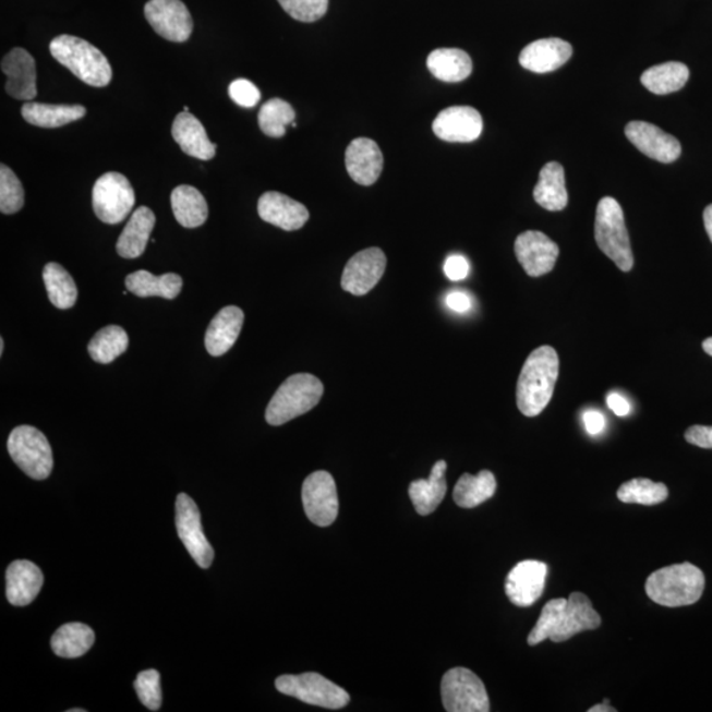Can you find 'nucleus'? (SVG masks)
<instances>
[{"label":"nucleus","mask_w":712,"mask_h":712,"mask_svg":"<svg viewBox=\"0 0 712 712\" xmlns=\"http://www.w3.org/2000/svg\"><path fill=\"white\" fill-rule=\"evenodd\" d=\"M572 47L565 40L552 37L529 44L520 53V65L534 73L557 71L570 60Z\"/></svg>","instance_id":"4be33fe9"},{"label":"nucleus","mask_w":712,"mask_h":712,"mask_svg":"<svg viewBox=\"0 0 712 712\" xmlns=\"http://www.w3.org/2000/svg\"><path fill=\"white\" fill-rule=\"evenodd\" d=\"M184 111H189V107H188V106H184Z\"/></svg>","instance_id":"6e6d98bb"},{"label":"nucleus","mask_w":712,"mask_h":712,"mask_svg":"<svg viewBox=\"0 0 712 712\" xmlns=\"http://www.w3.org/2000/svg\"><path fill=\"white\" fill-rule=\"evenodd\" d=\"M135 206V192L125 176L107 172L93 188V209L107 225H118L130 216Z\"/></svg>","instance_id":"1a4fd4ad"},{"label":"nucleus","mask_w":712,"mask_h":712,"mask_svg":"<svg viewBox=\"0 0 712 712\" xmlns=\"http://www.w3.org/2000/svg\"><path fill=\"white\" fill-rule=\"evenodd\" d=\"M50 55L75 77L93 87H105L112 80L109 60L89 41L72 35H60L49 44Z\"/></svg>","instance_id":"20e7f679"},{"label":"nucleus","mask_w":712,"mask_h":712,"mask_svg":"<svg viewBox=\"0 0 712 712\" xmlns=\"http://www.w3.org/2000/svg\"><path fill=\"white\" fill-rule=\"evenodd\" d=\"M276 689L289 697L300 699L301 702L318 705V708L339 710L348 705L350 696L348 691L339 688L331 680L318 673H304L299 676H280L276 679Z\"/></svg>","instance_id":"6e6552de"},{"label":"nucleus","mask_w":712,"mask_h":712,"mask_svg":"<svg viewBox=\"0 0 712 712\" xmlns=\"http://www.w3.org/2000/svg\"><path fill=\"white\" fill-rule=\"evenodd\" d=\"M2 72L8 77L5 92L17 100H33L37 97L36 62L23 48L11 49L2 60Z\"/></svg>","instance_id":"6ab92c4d"},{"label":"nucleus","mask_w":712,"mask_h":712,"mask_svg":"<svg viewBox=\"0 0 712 712\" xmlns=\"http://www.w3.org/2000/svg\"><path fill=\"white\" fill-rule=\"evenodd\" d=\"M324 384L311 374L289 376L276 390L266 411L269 425L280 426L312 411L324 396Z\"/></svg>","instance_id":"39448f33"},{"label":"nucleus","mask_w":712,"mask_h":712,"mask_svg":"<svg viewBox=\"0 0 712 712\" xmlns=\"http://www.w3.org/2000/svg\"><path fill=\"white\" fill-rule=\"evenodd\" d=\"M616 710L614 708H611L608 704V701H604L603 704H596L594 708L589 709V712H615Z\"/></svg>","instance_id":"3c124183"},{"label":"nucleus","mask_w":712,"mask_h":712,"mask_svg":"<svg viewBox=\"0 0 712 712\" xmlns=\"http://www.w3.org/2000/svg\"><path fill=\"white\" fill-rule=\"evenodd\" d=\"M607 405L616 415L619 418H626V415L631 412V406L629 402L624 399L619 394H610L607 397Z\"/></svg>","instance_id":"09e8293b"},{"label":"nucleus","mask_w":712,"mask_h":712,"mask_svg":"<svg viewBox=\"0 0 712 712\" xmlns=\"http://www.w3.org/2000/svg\"><path fill=\"white\" fill-rule=\"evenodd\" d=\"M481 113L469 106H452L441 111L433 122V132L441 141L470 143L482 135Z\"/></svg>","instance_id":"f3484780"},{"label":"nucleus","mask_w":712,"mask_h":712,"mask_svg":"<svg viewBox=\"0 0 712 712\" xmlns=\"http://www.w3.org/2000/svg\"><path fill=\"white\" fill-rule=\"evenodd\" d=\"M85 710L82 709H74V710H69V712H84Z\"/></svg>","instance_id":"5fc2aeb1"},{"label":"nucleus","mask_w":712,"mask_h":712,"mask_svg":"<svg viewBox=\"0 0 712 712\" xmlns=\"http://www.w3.org/2000/svg\"><path fill=\"white\" fill-rule=\"evenodd\" d=\"M546 577V564L534 559L522 560L507 577L506 594L509 601L519 607L532 606L543 595Z\"/></svg>","instance_id":"dca6fc26"},{"label":"nucleus","mask_w":712,"mask_h":712,"mask_svg":"<svg viewBox=\"0 0 712 712\" xmlns=\"http://www.w3.org/2000/svg\"><path fill=\"white\" fill-rule=\"evenodd\" d=\"M583 422L586 431L591 434V436H596L603 432L604 426H606V420L601 412L589 411L583 414Z\"/></svg>","instance_id":"49530a36"},{"label":"nucleus","mask_w":712,"mask_h":712,"mask_svg":"<svg viewBox=\"0 0 712 712\" xmlns=\"http://www.w3.org/2000/svg\"><path fill=\"white\" fill-rule=\"evenodd\" d=\"M170 203L176 219L185 229L203 226L209 217V206L203 193L191 185L174 188L170 195Z\"/></svg>","instance_id":"7c9ffc66"},{"label":"nucleus","mask_w":712,"mask_h":712,"mask_svg":"<svg viewBox=\"0 0 712 712\" xmlns=\"http://www.w3.org/2000/svg\"><path fill=\"white\" fill-rule=\"evenodd\" d=\"M446 305L449 306L452 312L466 313L471 309V299L463 292H451L447 294Z\"/></svg>","instance_id":"de8ad7c7"},{"label":"nucleus","mask_w":712,"mask_h":712,"mask_svg":"<svg viewBox=\"0 0 712 712\" xmlns=\"http://www.w3.org/2000/svg\"><path fill=\"white\" fill-rule=\"evenodd\" d=\"M559 375L557 351L551 346H541L528 357L516 389L520 412L535 418L550 405Z\"/></svg>","instance_id":"f03ea898"},{"label":"nucleus","mask_w":712,"mask_h":712,"mask_svg":"<svg viewBox=\"0 0 712 712\" xmlns=\"http://www.w3.org/2000/svg\"><path fill=\"white\" fill-rule=\"evenodd\" d=\"M496 493V479L493 472L483 470L478 475L463 474L454 488V502L462 508H475L487 502Z\"/></svg>","instance_id":"f704fd0d"},{"label":"nucleus","mask_w":712,"mask_h":712,"mask_svg":"<svg viewBox=\"0 0 712 712\" xmlns=\"http://www.w3.org/2000/svg\"><path fill=\"white\" fill-rule=\"evenodd\" d=\"M24 121L43 129H59L62 125L80 121L86 116L81 105H46L25 102L22 107Z\"/></svg>","instance_id":"c756f323"},{"label":"nucleus","mask_w":712,"mask_h":712,"mask_svg":"<svg viewBox=\"0 0 712 712\" xmlns=\"http://www.w3.org/2000/svg\"><path fill=\"white\" fill-rule=\"evenodd\" d=\"M704 575L699 567L685 563L663 567L649 576L645 591L649 600L664 607L691 606L701 600Z\"/></svg>","instance_id":"7ed1b4c3"},{"label":"nucleus","mask_w":712,"mask_h":712,"mask_svg":"<svg viewBox=\"0 0 712 712\" xmlns=\"http://www.w3.org/2000/svg\"><path fill=\"white\" fill-rule=\"evenodd\" d=\"M535 203L550 212L564 210L569 203L565 184V170L558 162H547L541 169L540 180L534 188Z\"/></svg>","instance_id":"cd10ccee"},{"label":"nucleus","mask_w":712,"mask_h":712,"mask_svg":"<svg viewBox=\"0 0 712 712\" xmlns=\"http://www.w3.org/2000/svg\"><path fill=\"white\" fill-rule=\"evenodd\" d=\"M8 600L12 606H28L36 600L43 588L44 576L39 567L31 560H15L5 572Z\"/></svg>","instance_id":"b1692460"},{"label":"nucleus","mask_w":712,"mask_h":712,"mask_svg":"<svg viewBox=\"0 0 712 712\" xmlns=\"http://www.w3.org/2000/svg\"><path fill=\"white\" fill-rule=\"evenodd\" d=\"M383 162L379 146L367 137L355 138L346 150V168L350 178L359 185L375 184L381 178Z\"/></svg>","instance_id":"412c9836"},{"label":"nucleus","mask_w":712,"mask_h":712,"mask_svg":"<svg viewBox=\"0 0 712 712\" xmlns=\"http://www.w3.org/2000/svg\"><path fill=\"white\" fill-rule=\"evenodd\" d=\"M703 220H704L705 231H708L710 241L712 242V205L705 207L703 213Z\"/></svg>","instance_id":"8fccbe9b"},{"label":"nucleus","mask_w":712,"mask_h":712,"mask_svg":"<svg viewBox=\"0 0 712 712\" xmlns=\"http://www.w3.org/2000/svg\"><path fill=\"white\" fill-rule=\"evenodd\" d=\"M172 136L182 153L195 159L209 161L217 154V146L207 137L203 123L189 111H182L176 117Z\"/></svg>","instance_id":"5701e85b"},{"label":"nucleus","mask_w":712,"mask_h":712,"mask_svg":"<svg viewBox=\"0 0 712 712\" xmlns=\"http://www.w3.org/2000/svg\"><path fill=\"white\" fill-rule=\"evenodd\" d=\"M295 119L293 107L280 98L269 99L261 107L260 128L269 137H282L286 135V128L292 124Z\"/></svg>","instance_id":"58836bf2"},{"label":"nucleus","mask_w":712,"mask_h":712,"mask_svg":"<svg viewBox=\"0 0 712 712\" xmlns=\"http://www.w3.org/2000/svg\"><path fill=\"white\" fill-rule=\"evenodd\" d=\"M9 452L19 468L29 478L44 481L53 469V454L48 439L34 426L15 427L9 437Z\"/></svg>","instance_id":"0eeeda50"},{"label":"nucleus","mask_w":712,"mask_h":712,"mask_svg":"<svg viewBox=\"0 0 712 712\" xmlns=\"http://www.w3.org/2000/svg\"><path fill=\"white\" fill-rule=\"evenodd\" d=\"M427 69L439 81L461 82L472 73L471 57L462 49L441 48L427 56Z\"/></svg>","instance_id":"2f4dec72"},{"label":"nucleus","mask_w":712,"mask_h":712,"mask_svg":"<svg viewBox=\"0 0 712 712\" xmlns=\"http://www.w3.org/2000/svg\"><path fill=\"white\" fill-rule=\"evenodd\" d=\"M125 288L137 298H162L173 300L182 289V277L178 274L154 276L148 270H136L125 277Z\"/></svg>","instance_id":"c85d7f7f"},{"label":"nucleus","mask_w":712,"mask_h":712,"mask_svg":"<svg viewBox=\"0 0 712 712\" xmlns=\"http://www.w3.org/2000/svg\"><path fill=\"white\" fill-rule=\"evenodd\" d=\"M176 527L182 544L195 563L203 569H209L214 550L203 531L197 504L186 494H180L176 500Z\"/></svg>","instance_id":"9b49d317"},{"label":"nucleus","mask_w":712,"mask_h":712,"mask_svg":"<svg viewBox=\"0 0 712 712\" xmlns=\"http://www.w3.org/2000/svg\"><path fill=\"white\" fill-rule=\"evenodd\" d=\"M156 217L147 206L138 207L125 225L118 239L117 252L123 260H136L146 251L150 234H153Z\"/></svg>","instance_id":"a878e982"},{"label":"nucleus","mask_w":712,"mask_h":712,"mask_svg":"<svg viewBox=\"0 0 712 712\" xmlns=\"http://www.w3.org/2000/svg\"><path fill=\"white\" fill-rule=\"evenodd\" d=\"M302 503L307 519L318 527H329L337 520L339 502L336 481L327 471H316L302 484Z\"/></svg>","instance_id":"f8f14e48"},{"label":"nucleus","mask_w":712,"mask_h":712,"mask_svg":"<svg viewBox=\"0 0 712 712\" xmlns=\"http://www.w3.org/2000/svg\"><path fill=\"white\" fill-rule=\"evenodd\" d=\"M626 136L640 153L660 162L676 161L683 153L676 137L648 122H629L626 125Z\"/></svg>","instance_id":"a211bd4d"},{"label":"nucleus","mask_w":712,"mask_h":712,"mask_svg":"<svg viewBox=\"0 0 712 712\" xmlns=\"http://www.w3.org/2000/svg\"><path fill=\"white\" fill-rule=\"evenodd\" d=\"M283 11L295 21L313 23L326 15L329 0H277Z\"/></svg>","instance_id":"79ce46f5"},{"label":"nucleus","mask_w":712,"mask_h":712,"mask_svg":"<svg viewBox=\"0 0 712 712\" xmlns=\"http://www.w3.org/2000/svg\"><path fill=\"white\" fill-rule=\"evenodd\" d=\"M595 241L603 254L607 255L623 273H629L633 268L631 241L624 222V213L619 203L613 197H604L598 204Z\"/></svg>","instance_id":"423d86ee"},{"label":"nucleus","mask_w":712,"mask_h":712,"mask_svg":"<svg viewBox=\"0 0 712 712\" xmlns=\"http://www.w3.org/2000/svg\"><path fill=\"white\" fill-rule=\"evenodd\" d=\"M602 624L600 614L582 592H572L569 600H552L541 611L540 619L528 636L529 645H538L547 639L564 642L583 631H592Z\"/></svg>","instance_id":"f257e3e1"},{"label":"nucleus","mask_w":712,"mask_h":712,"mask_svg":"<svg viewBox=\"0 0 712 712\" xmlns=\"http://www.w3.org/2000/svg\"><path fill=\"white\" fill-rule=\"evenodd\" d=\"M445 710L449 712H488L490 699L486 688L475 673L466 667H454L441 684Z\"/></svg>","instance_id":"9d476101"},{"label":"nucleus","mask_w":712,"mask_h":712,"mask_svg":"<svg viewBox=\"0 0 712 712\" xmlns=\"http://www.w3.org/2000/svg\"><path fill=\"white\" fill-rule=\"evenodd\" d=\"M689 75V68L683 62L671 61L647 69L641 75V84L657 96H666L683 89Z\"/></svg>","instance_id":"72a5a7b5"},{"label":"nucleus","mask_w":712,"mask_h":712,"mask_svg":"<svg viewBox=\"0 0 712 712\" xmlns=\"http://www.w3.org/2000/svg\"><path fill=\"white\" fill-rule=\"evenodd\" d=\"M685 438L691 445L702 447V449H712V426H691L686 431Z\"/></svg>","instance_id":"a18cd8bd"},{"label":"nucleus","mask_w":712,"mask_h":712,"mask_svg":"<svg viewBox=\"0 0 712 712\" xmlns=\"http://www.w3.org/2000/svg\"><path fill=\"white\" fill-rule=\"evenodd\" d=\"M129 348L128 333L121 326L110 325L99 330L90 340L87 350L94 362L109 364Z\"/></svg>","instance_id":"e433bc0d"},{"label":"nucleus","mask_w":712,"mask_h":712,"mask_svg":"<svg viewBox=\"0 0 712 712\" xmlns=\"http://www.w3.org/2000/svg\"><path fill=\"white\" fill-rule=\"evenodd\" d=\"M44 283H46L50 302L59 309H71L79 298L77 286L68 270L57 263H48L44 267Z\"/></svg>","instance_id":"c9c22d12"},{"label":"nucleus","mask_w":712,"mask_h":712,"mask_svg":"<svg viewBox=\"0 0 712 712\" xmlns=\"http://www.w3.org/2000/svg\"><path fill=\"white\" fill-rule=\"evenodd\" d=\"M24 206V188L14 170L2 164L0 166V212L15 214Z\"/></svg>","instance_id":"ea45409f"},{"label":"nucleus","mask_w":712,"mask_h":712,"mask_svg":"<svg viewBox=\"0 0 712 712\" xmlns=\"http://www.w3.org/2000/svg\"><path fill=\"white\" fill-rule=\"evenodd\" d=\"M387 257L381 249H367L351 257L343 269V291L354 295H364L376 287L386 273Z\"/></svg>","instance_id":"4468645a"},{"label":"nucleus","mask_w":712,"mask_h":712,"mask_svg":"<svg viewBox=\"0 0 712 712\" xmlns=\"http://www.w3.org/2000/svg\"><path fill=\"white\" fill-rule=\"evenodd\" d=\"M703 350L708 352L710 357H712V338H708L704 340Z\"/></svg>","instance_id":"603ef678"},{"label":"nucleus","mask_w":712,"mask_h":712,"mask_svg":"<svg viewBox=\"0 0 712 712\" xmlns=\"http://www.w3.org/2000/svg\"><path fill=\"white\" fill-rule=\"evenodd\" d=\"M669 496V491L664 483H654L651 479H632L622 484L617 491V499L627 504H641V506H656Z\"/></svg>","instance_id":"4c0bfd02"},{"label":"nucleus","mask_w":712,"mask_h":712,"mask_svg":"<svg viewBox=\"0 0 712 712\" xmlns=\"http://www.w3.org/2000/svg\"><path fill=\"white\" fill-rule=\"evenodd\" d=\"M134 688L138 699L148 710L157 711L161 708L162 691L159 672L149 669L138 673Z\"/></svg>","instance_id":"a19ab883"},{"label":"nucleus","mask_w":712,"mask_h":712,"mask_svg":"<svg viewBox=\"0 0 712 712\" xmlns=\"http://www.w3.org/2000/svg\"><path fill=\"white\" fill-rule=\"evenodd\" d=\"M4 352V339H0V355H3Z\"/></svg>","instance_id":"864d4df0"},{"label":"nucleus","mask_w":712,"mask_h":712,"mask_svg":"<svg viewBox=\"0 0 712 712\" xmlns=\"http://www.w3.org/2000/svg\"><path fill=\"white\" fill-rule=\"evenodd\" d=\"M446 469V462L438 461L433 466L430 478L419 479L409 486V496L419 515H431L443 503L447 493Z\"/></svg>","instance_id":"bb28decb"},{"label":"nucleus","mask_w":712,"mask_h":712,"mask_svg":"<svg viewBox=\"0 0 712 712\" xmlns=\"http://www.w3.org/2000/svg\"><path fill=\"white\" fill-rule=\"evenodd\" d=\"M229 96L234 102L244 109H252L262 98L261 90L251 81L239 79L231 82Z\"/></svg>","instance_id":"37998d69"},{"label":"nucleus","mask_w":712,"mask_h":712,"mask_svg":"<svg viewBox=\"0 0 712 712\" xmlns=\"http://www.w3.org/2000/svg\"><path fill=\"white\" fill-rule=\"evenodd\" d=\"M515 254L528 276L540 277L552 273L559 248L544 232L526 231L516 239Z\"/></svg>","instance_id":"2eb2a0df"},{"label":"nucleus","mask_w":712,"mask_h":712,"mask_svg":"<svg viewBox=\"0 0 712 712\" xmlns=\"http://www.w3.org/2000/svg\"><path fill=\"white\" fill-rule=\"evenodd\" d=\"M96 640L93 629L86 624L68 623L52 636V649L59 657L77 659L84 656Z\"/></svg>","instance_id":"473e14b6"},{"label":"nucleus","mask_w":712,"mask_h":712,"mask_svg":"<svg viewBox=\"0 0 712 712\" xmlns=\"http://www.w3.org/2000/svg\"><path fill=\"white\" fill-rule=\"evenodd\" d=\"M144 15L155 33L173 43H184L193 33V19L181 0H149Z\"/></svg>","instance_id":"ddd939ff"},{"label":"nucleus","mask_w":712,"mask_h":712,"mask_svg":"<svg viewBox=\"0 0 712 712\" xmlns=\"http://www.w3.org/2000/svg\"><path fill=\"white\" fill-rule=\"evenodd\" d=\"M257 213L264 222L286 231L300 230L309 219L304 205L279 192L264 193L257 203Z\"/></svg>","instance_id":"aec40b11"},{"label":"nucleus","mask_w":712,"mask_h":712,"mask_svg":"<svg viewBox=\"0 0 712 712\" xmlns=\"http://www.w3.org/2000/svg\"><path fill=\"white\" fill-rule=\"evenodd\" d=\"M244 313L241 307L226 306L207 327L205 346L212 357H222L236 345L242 331Z\"/></svg>","instance_id":"393cba45"},{"label":"nucleus","mask_w":712,"mask_h":712,"mask_svg":"<svg viewBox=\"0 0 712 712\" xmlns=\"http://www.w3.org/2000/svg\"><path fill=\"white\" fill-rule=\"evenodd\" d=\"M447 279L451 281H461L470 273V264L462 255H451L447 257L444 266Z\"/></svg>","instance_id":"c03bdc74"}]
</instances>
